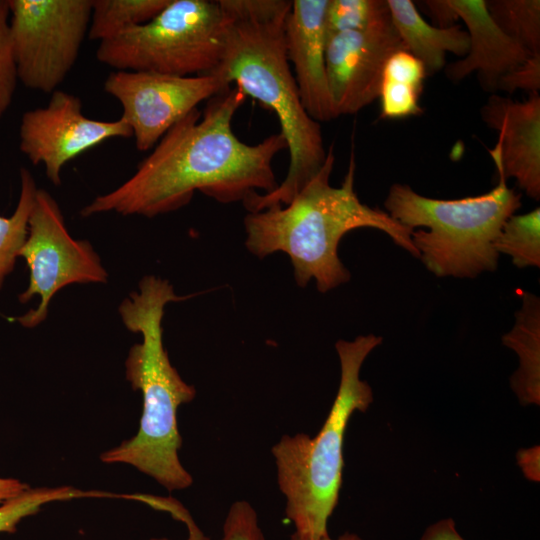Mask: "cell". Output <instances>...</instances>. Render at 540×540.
I'll use <instances>...</instances> for the list:
<instances>
[{"label":"cell","mask_w":540,"mask_h":540,"mask_svg":"<svg viewBox=\"0 0 540 540\" xmlns=\"http://www.w3.org/2000/svg\"><path fill=\"white\" fill-rule=\"evenodd\" d=\"M245 95L238 87L210 98L174 124L135 173L81 210L84 217L115 212L154 217L187 205L195 191L220 203L244 201L259 190L270 193L277 182L275 156L286 148L281 133L257 144L241 141L232 129Z\"/></svg>","instance_id":"obj_1"},{"label":"cell","mask_w":540,"mask_h":540,"mask_svg":"<svg viewBox=\"0 0 540 540\" xmlns=\"http://www.w3.org/2000/svg\"><path fill=\"white\" fill-rule=\"evenodd\" d=\"M334 162L331 146L322 168L285 208L273 205L249 212L244 218L245 245L252 254L263 258L275 252L286 253L297 285L305 287L314 279L321 293L351 278L338 256V246L344 235L352 230H380L396 245L419 258L411 239L412 230L358 198L354 189V155L350 157L347 173L339 187H333L329 182Z\"/></svg>","instance_id":"obj_2"},{"label":"cell","mask_w":540,"mask_h":540,"mask_svg":"<svg viewBox=\"0 0 540 540\" xmlns=\"http://www.w3.org/2000/svg\"><path fill=\"white\" fill-rule=\"evenodd\" d=\"M192 295L179 296L168 280L143 277L138 291L131 292L120 306L125 327L142 335L125 361L126 379L142 394L143 409L137 433L100 455L103 463H123L150 476L168 491L183 490L193 483L179 459L182 437L177 424L178 408L196 396L171 364L163 345L162 319L165 306Z\"/></svg>","instance_id":"obj_3"},{"label":"cell","mask_w":540,"mask_h":540,"mask_svg":"<svg viewBox=\"0 0 540 540\" xmlns=\"http://www.w3.org/2000/svg\"><path fill=\"white\" fill-rule=\"evenodd\" d=\"M290 9L258 18L227 16L222 57L211 72L275 113L289 152L285 179L272 192L244 200L248 212L291 202L327 157L320 123L305 110L287 57L284 24Z\"/></svg>","instance_id":"obj_4"},{"label":"cell","mask_w":540,"mask_h":540,"mask_svg":"<svg viewBox=\"0 0 540 540\" xmlns=\"http://www.w3.org/2000/svg\"><path fill=\"white\" fill-rule=\"evenodd\" d=\"M382 341L374 334L337 341L340 382L320 431L313 437L284 435L271 449L285 515L295 528L293 534L302 540L329 536L328 520L342 486L346 429L354 412H365L373 402L372 388L360 378V371Z\"/></svg>","instance_id":"obj_5"},{"label":"cell","mask_w":540,"mask_h":540,"mask_svg":"<svg viewBox=\"0 0 540 540\" xmlns=\"http://www.w3.org/2000/svg\"><path fill=\"white\" fill-rule=\"evenodd\" d=\"M385 212L412 230L419 258L437 277L475 278L495 271L494 244L504 222L521 207V195L498 175L489 192L460 199H434L409 185L393 184Z\"/></svg>","instance_id":"obj_6"},{"label":"cell","mask_w":540,"mask_h":540,"mask_svg":"<svg viewBox=\"0 0 540 540\" xmlns=\"http://www.w3.org/2000/svg\"><path fill=\"white\" fill-rule=\"evenodd\" d=\"M228 23L218 1L170 0L149 22L100 42L96 58L119 71L210 74L221 60Z\"/></svg>","instance_id":"obj_7"},{"label":"cell","mask_w":540,"mask_h":540,"mask_svg":"<svg viewBox=\"0 0 540 540\" xmlns=\"http://www.w3.org/2000/svg\"><path fill=\"white\" fill-rule=\"evenodd\" d=\"M18 81L51 94L75 65L88 36L92 0H8Z\"/></svg>","instance_id":"obj_8"},{"label":"cell","mask_w":540,"mask_h":540,"mask_svg":"<svg viewBox=\"0 0 540 540\" xmlns=\"http://www.w3.org/2000/svg\"><path fill=\"white\" fill-rule=\"evenodd\" d=\"M29 268V284L18 299L21 303L40 296L36 308L11 318L33 328L48 314V305L63 287L74 283H106L108 273L86 240H76L68 232L56 200L38 188L28 220V234L19 252Z\"/></svg>","instance_id":"obj_9"},{"label":"cell","mask_w":540,"mask_h":540,"mask_svg":"<svg viewBox=\"0 0 540 540\" xmlns=\"http://www.w3.org/2000/svg\"><path fill=\"white\" fill-rule=\"evenodd\" d=\"M230 85L210 73L177 76L151 71L111 72L104 90L122 107L120 118L130 127L136 149L152 150L165 133L198 104Z\"/></svg>","instance_id":"obj_10"},{"label":"cell","mask_w":540,"mask_h":540,"mask_svg":"<svg viewBox=\"0 0 540 540\" xmlns=\"http://www.w3.org/2000/svg\"><path fill=\"white\" fill-rule=\"evenodd\" d=\"M129 137L132 131L121 118H88L82 113L79 97L57 89L46 106L22 115L19 149L33 165L42 164L49 181L58 186L69 161L106 140Z\"/></svg>","instance_id":"obj_11"},{"label":"cell","mask_w":540,"mask_h":540,"mask_svg":"<svg viewBox=\"0 0 540 540\" xmlns=\"http://www.w3.org/2000/svg\"><path fill=\"white\" fill-rule=\"evenodd\" d=\"M402 49L391 15L366 29L327 39L326 72L337 117L356 114L378 98L385 64Z\"/></svg>","instance_id":"obj_12"},{"label":"cell","mask_w":540,"mask_h":540,"mask_svg":"<svg viewBox=\"0 0 540 540\" xmlns=\"http://www.w3.org/2000/svg\"><path fill=\"white\" fill-rule=\"evenodd\" d=\"M483 122L498 133L489 154L497 175L514 178L521 190L540 199V96L523 101L492 94L481 107Z\"/></svg>","instance_id":"obj_13"},{"label":"cell","mask_w":540,"mask_h":540,"mask_svg":"<svg viewBox=\"0 0 540 540\" xmlns=\"http://www.w3.org/2000/svg\"><path fill=\"white\" fill-rule=\"evenodd\" d=\"M327 4L328 0H294L284 24L287 57L302 104L317 122L337 118L326 72Z\"/></svg>","instance_id":"obj_14"},{"label":"cell","mask_w":540,"mask_h":540,"mask_svg":"<svg viewBox=\"0 0 540 540\" xmlns=\"http://www.w3.org/2000/svg\"><path fill=\"white\" fill-rule=\"evenodd\" d=\"M457 19H461L469 37L466 56L446 65L448 79L459 82L476 73L480 85L496 90L499 79L525 62L530 54L507 36L493 21L486 0H448Z\"/></svg>","instance_id":"obj_15"},{"label":"cell","mask_w":540,"mask_h":540,"mask_svg":"<svg viewBox=\"0 0 540 540\" xmlns=\"http://www.w3.org/2000/svg\"><path fill=\"white\" fill-rule=\"evenodd\" d=\"M392 22L405 50L422 62L427 76L446 66L447 53L464 57L469 37L460 25L435 27L421 16L411 0H386Z\"/></svg>","instance_id":"obj_16"},{"label":"cell","mask_w":540,"mask_h":540,"mask_svg":"<svg viewBox=\"0 0 540 540\" xmlns=\"http://www.w3.org/2000/svg\"><path fill=\"white\" fill-rule=\"evenodd\" d=\"M503 345L515 351L518 369L510 378L511 389L523 406L540 404V300L531 292L522 295L515 324L502 336Z\"/></svg>","instance_id":"obj_17"},{"label":"cell","mask_w":540,"mask_h":540,"mask_svg":"<svg viewBox=\"0 0 540 540\" xmlns=\"http://www.w3.org/2000/svg\"><path fill=\"white\" fill-rule=\"evenodd\" d=\"M170 0H92L90 40L103 42L153 19Z\"/></svg>","instance_id":"obj_18"},{"label":"cell","mask_w":540,"mask_h":540,"mask_svg":"<svg viewBox=\"0 0 540 540\" xmlns=\"http://www.w3.org/2000/svg\"><path fill=\"white\" fill-rule=\"evenodd\" d=\"M31 173L20 170V194L13 214L0 216V290L6 277L13 271L16 259L28 234V220L37 192Z\"/></svg>","instance_id":"obj_19"},{"label":"cell","mask_w":540,"mask_h":540,"mask_svg":"<svg viewBox=\"0 0 540 540\" xmlns=\"http://www.w3.org/2000/svg\"><path fill=\"white\" fill-rule=\"evenodd\" d=\"M498 254L509 256L519 269L540 266V208L511 215L494 244Z\"/></svg>","instance_id":"obj_20"},{"label":"cell","mask_w":540,"mask_h":540,"mask_svg":"<svg viewBox=\"0 0 540 540\" xmlns=\"http://www.w3.org/2000/svg\"><path fill=\"white\" fill-rule=\"evenodd\" d=\"M495 24L530 54H540L539 0H486Z\"/></svg>","instance_id":"obj_21"},{"label":"cell","mask_w":540,"mask_h":540,"mask_svg":"<svg viewBox=\"0 0 540 540\" xmlns=\"http://www.w3.org/2000/svg\"><path fill=\"white\" fill-rule=\"evenodd\" d=\"M114 497L103 491H84L71 486L28 487L19 495L0 503V533H13L25 517L37 513L45 504L85 497Z\"/></svg>","instance_id":"obj_22"},{"label":"cell","mask_w":540,"mask_h":540,"mask_svg":"<svg viewBox=\"0 0 540 540\" xmlns=\"http://www.w3.org/2000/svg\"><path fill=\"white\" fill-rule=\"evenodd\" d=\"M389 16L386 0H328L325 11L327 37L366 29Z\"/></svg>","instance_id":"obj_23"},{"label":"cell","mask_w":540,"mask_h":540,"mask_svg":"<svg viewBox=\"0 0 540 540\" xmlns=\"http://www.w3.org/2000/svg\"><path fill=\"white\" fill-rule=\"evenodd\" d=\"M423 87L382 77L379 96L380 116L383 119H402L423 114L419 103Z\"/></svg>","instance_id":"obj_24"},{"label":"cell","mask_w":540,"mask_h":540,"mask_svg":"<svg viewBox=\"0 0 540 540\" xmlns=\"http://www.w3.org/2000/svg\"><path fill=\"white\" fill-rule=\"evenodd\" d=\"M8 0H0V120L9 109L18 77L9 32Z\"/></svg>","instance_id":"obj_25"},{"label":"cell","mask_w":540,"mask_h":540,"mask_svg":"<svg viewBox=\"0 0 540 540\" xmlns=\"http://www.w3.org/2000/svg\"><path fill=\"white\" fill-rule=\"evenodd\" d=\"M222 533L221 540H265L255 509L244 500L230 506Z\"/></svg>","instance_id":"obj_26"},{"label":"cell","mask_w":540,"mask_h":540,"mask_svg":"<svg viewBox=\"0 0 540 540\" xmlns=\"http://www.w3.org/2000/svg\"><path fill=\"white\" fill-rule=\"evenodd\" d=\"M538 93L540 89V54H533L517 68L502 76L496 90L514 93L516 90Z\"/></svg>","instance_id":"obj_27"},{"label":"cell","mask_w":540,"mask_h":540,"mask_svg":"<svg viewBox=\"0 0 540 540\" xmlns=\"http://www.w3.org/2000/svg\"><path fill=\"white\" fill-rule=\"evenodd\" d=\"M517 464L520 467L524 476L533 482L540 480V448L533 446L523 448L517 452Z\"/></svg>","instance_id":"obj_28"},{"label":"cell","mask_w":540,"mask_h":540,"mask_svg":"<svg viewBox=\"0 0 540 540\" xmlns=\"http://www.w3.org/2000/svg\"><path fill=\"white\" fill-rule=\"evenodd\" d=\"M420 540H464L451 518L439 520L429 526Z\"/></svg>","instance_id":"obj_29"},{"label":"cell","mask_w":540,"mask_h":540,"mask_svg":"<svg viewBox=\"0 0 540 540\" xmlns=\"http://www.w3.org/2000/svg\"><path fill=\"white\" fill-rule=\"evenodd\" d=\"M429 14L437 20L439 27H449L458 20L456 14L450 7L448 0H428L424 1Z\"/></svg>","instance_id":"obj_30"},{"label":"cell","mask_w":540,"mask_h":540,"mask_svg":"<svg viewBox=\"0 0 540 540\" xmlns=\"http://www.w3.org/2000/svg\"><path fill=\"white\" fill-rule=\"evenodd\" d=\"M28 487L18 479L0 477V503L19 495Z\"/></svg>","instance_id":"obj_31"},{"label":"cell","mask_w":540,"mask_h":540,"mask_svg":"<svg viewBox=\"0 0 540 540\" xmlns=\"http://www.w3.org/2000/svg\"><path fill=\"white\" fill-rule=\"evenodd\" d=\"M183 523L186 525L187 531H188L187 540H211L208 536L204 535V533L199 529V527L196 525L191 515L187 516L184 519ZM149 540H171V539L162 537V538H151Z\"/></svg>","instance_id":"obj_32"},{"label":"cell","mask_w":540,"mask_h":540,"mask_svg":"<svg viewBox=\"0 0 540 540\" xmlns=\"http://www.w3.org/2000/svg\"><path fill=\"white\" fill-rule=\"evenodd\" d=\"M291 540H302V539L297 537L295 534H292ZM320 540H361V538L355 533L346 532L340 535L337 539H332L330 536H327Z\"/></svg>","instance_id":"obj_33"}]
</instances>
